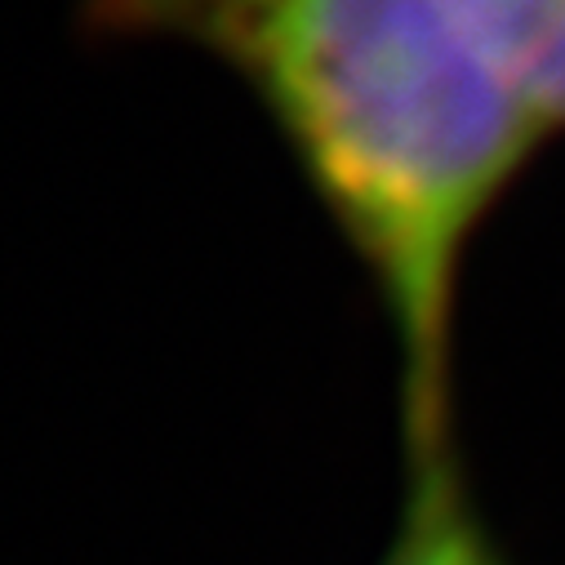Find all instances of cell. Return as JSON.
I'll return each instance as SVG.
<instances>
[{
	"instance_id": "cell-2",
	"label": "cell",
	"mask_w": 565,
	"mask_h": 565,
	"mask_svg": "<svg viewBox=\"0 0 565 565\" xmlns=\"http://www.w3.org/2000/svg\"><path fill=\"white\" fill-rule=\"evenodd\" d=\"M547 138L565 134V0H450Z\"/></svg>"
},
{
	"instance_id": "cell-1",
	"label": "cell",
	"mask_w": 565,
	"mask_h": 565,
	"mask_svg": "<svg viewBox=\"0 0 565 565\" xmlns=\"http://www.w3.org/2000/svg\"><path fill=\"white\" fill-rule=\"evenodd\" d=\"M81 28L245 89L387 312L414 468L450 459L463 276L552 143L450 0H81Z\"/></svg>"
},
{
	"instance_id": "cell-3",
	"label": "cell",
	"mask_w": 565,
	"mask_h": 565,
	"mask_svg": "<svg viewBox=\"0 0 565 565\" xmlns=\"http://www.w3.org/2000/svg\"><path fill=\"white\" fill-rule=\"evenodd\" d=\"M383 565H490L463 508L455 463L414 468L405 525Z\"/></svg>"
}]
</instances>
